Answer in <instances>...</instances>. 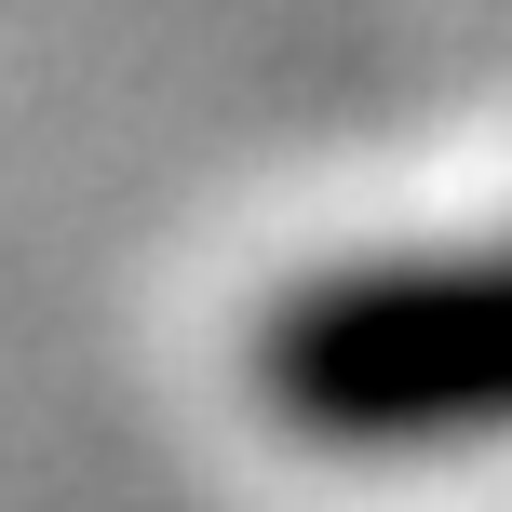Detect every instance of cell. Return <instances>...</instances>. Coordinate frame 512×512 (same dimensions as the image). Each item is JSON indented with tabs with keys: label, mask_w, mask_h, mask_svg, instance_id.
Wrapping results in <instances>:
<instances>
[{
	"label": "cell",
	"mask_w": 512,
	"mask_h": 512,
	"mask_svg": "<svg viewBox=\"0 0 512 512\" xmlns=\"http://www.w3.org/2000/svg\"><path fill=\"white\" fill-rule=\"evenodd\" d=\"M256 405L310 445L512 432V243L351 256L256 324Z\"/></svg>",
	"instance_id": "cell-1"
}]
</instances>
